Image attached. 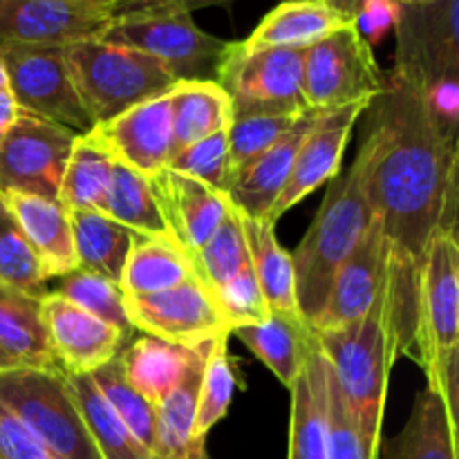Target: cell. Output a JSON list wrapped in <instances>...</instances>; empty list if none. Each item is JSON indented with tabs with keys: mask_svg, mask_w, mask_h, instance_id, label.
<instances>
[{
	"mask_svg": "<svg viewBox=\"0 0 459 459\" xmlns=\"http://www.w3.org/2000/svg\"><path fill=\"white\" fill-rule=\"evenodd\" d=\"M0 61L18 110L85 134L92 119L81 103L65 61V48L0 45Z\"/></svg>",
	"mask_w": 459,
	"mask_h": 459,
	"instance_id": "obj_10",
	"label": "cell"
},
{
	"mask_svg": "<svg viewBox=\"0 0 459 459\" xmlns=\"http://www.w3.org/2000/svg\"><path fill=\"white\" fill-rule=\"evenodd\" d=\"M394 74L430 85L459 79V0L399 4Z\"/></svg>",
	"mask_w": 459,
	"mask_h": 459,
	"instance_id": "obj_12",
	"label": "cell"
},
{
	"mask_svg": "<svg viewBox=\"0 0 459 459\" xmlns=\"http://www.w3.org/2000/svg\"><path fill=\"white\" fill-rule=\"evenodd\" d=\"M191 278H195L191 260L173 240L134 236L119 287L126 296H148L173 290Z\"/></svg>",
	"mask_w": 459,
	"mask_h": 459,
	"instance_id": "obj_32",
	"label": "cell"
},
{
	"mask_svg": "<svg viewBox=\"0 0 459 459\" xmlns=\"http://www.w3.org/2000/svg\"><path fill=\"white\" fill-rule=\"evenodd\" d=\"M65 388L101 459H157L133 437L90 375H67Z\"/></svg>",
	"mask_w": 459,
	"mask_h": 459,
	"instance_id": "obj_30",
	"label": "cell"
},
{
	"mask_svg": "<svg viewBox=\"0 0 459 459\" xmlns=\"http://www.w3.org/2000/svg\"><path fill=\"white\" fill-rule=\"evenodd\" d=\"M54 291L63 296L67 303L115 325L128 339L134 336L128 312H126V294L117 281H110V278L90 272V269L76 267L74 272L61 276V282Z\"/></svg>",
	"mask_w": 459,
	"mask_h": 459,
	"instance_id": "obj_38",
	"label": "cell"
},
{
	"mask_svg": "<svg viewBox=\"0 0 459 459\" xmlns=\"http://www.w3.org/2000/svg\"><path fill=\"white\" fill-rule=\"evenodd\" d=\"M9 85H7V74H4V67L3 61H0V92H7Z\"/></svg>",
	"mask_w": 459,
	"mask_h": 459,
	"instance_id": "obj_50",
	"label": "cell"
},
{
	"mask_svg": "<svg viewBox=\"0 0 459 459\" xmlns=\"http://www.w3.org/2000/svg\"><path fill=\"white\" fill-rule=\"evenodd\" d=\"M321 112H305L299 124L290 130L282 139H278L267 152L251 161L245 170L233 178L227 197L233 209L240 211L245 218L267 220L269 211L273 209L276 200L281 197L291 169H294L296 155L300 143L314 128Z\"/></svg>",
	"mask_w": 459,
	"mask_h": 459,
	"instance_id": "obj_20",
	"label": "cell"
},
{
	"mask_svg": "<svg viewBox=\"0 0 459 459\" xmlns=\"http://www.w3.org/2000/svg\"><path fill=\"white\" fill-rule=\"evenodd\" d=\"M115 4L90 0H0V45L67 48L101 39Z\"/></svg>",
	"mask_w": 459,
	"mask_h": 459,
	"instance_id": "obj_14",
	"label": "cell"
},
{
	"mask_svg": "<svg viewBox=\"0 0 459 459\" xmlns=\"http://www.w3.org/2000/svg\"><path fill=\"white\" fill-rule=\"evenodd\" d=\"M67 213H70L72 240H74L79 267L119 282L137 233L103 215L101 211L79 209Z\"/></svg>",
	"mask_w": 459,
	"mask_h": 459,
	"instance_id": "obj_31",
	"label": "cell"
},
{
	"mask_svg": "<svg viewBox=\"0 0 459 459\" xmlns=\"http://www.w3.org/2000/svg\"><path fill=\"white\" fill-rule=\"evenodd\" d=\"M385 281H388V249L379 220L372 218L370 227L336 272L325 305L309 325L312 332L341 330L361 321Z\"/></svg>",
	"mask_w": 459,
	"mask_h": 459,
	"instance_id": "obj_17",
	"label": "cell"
},
{
	"mask_svg": "<svg viewBox=\"0 0 459 459\" xmlns=\"http://www.w3.org/2000/svg\"><path fill=\"white\" fill-rule=\"evenodd\" d=\"M90 3H99V4H117L119 0H90Z\"/></svg>",
	"mask_w": 459,
	"mask_h": 459,
	"instance_id": "obj_52",
	"label": "cell"
},
{
	"mask_svg": "<svg viewBox=\"0 0 459 459\" xmlns=\"http://www.w3.org/2000/svg\"><path fill=\"white\" fill-rule=\"evenodd\" d=\"M0 403L56 459H101L61 370H3Z\"/></svg>",
	"mask_w": 459,
	"mask_h": 459,
	"instance_id": "obj_7",
	"label": "cell"
},
{
	"mask_svg": "<svg viewBox=\"0 0 459 459\" xmlns=\"http://www.w3.org/2000/svg\"><path fill=\"white\" fill-rule=\"evenodd\" d=\"M79 133L18 112L0 142V193L58 200L63 170Z\"/></svg>",
	"mask_w": 459,
	"mask_h": 459,
	"instance_id": "obj_11",
	"label": "cell"
},
{
	"mask_svg": "<svg viewBox=\"0 0 459 459\" xmlns=\"http://www.w3.org/2000/svg\"><path fill=\"white\" fill-rule=\"evenodd\" d=\"M18 106H16V101H13V97H12V92H0V142H3V137H4V133H7L9 130V126L13 124V121H16V117H18Z\"/></svg>",
	"mask_w": 459,
	"mask_h": 459,
	"instance_id": "obj_46",
	"label": "cell"
},
{
	"mask_svg": "<svg viewBox=\"0 0 459 459\" xmlns=\"http://www.w3.org/2000/svg\"><path fill=\"white\" fill-rule=\"evenodd\" d=\"M426 388L446 403L457 421L459 411V245L455 229L433 238L424 260L417 307L415 357Z\"/></svg>",
	"mask_w": 459,
	"mask_h": 459,
	"instance_id": "obj_4",
	"label": "cell"
},
{
	"mask_svg": "<svg viewBox=\"0 0 459 459\" xmlns=\"http://www.w3.org/2000/svg\"><path fill=\"white\" fill-rule=\"evenodd\" d=\"M426 85L385 79L366 112V195L388 249V318L399 357H415L424 260L442 229L457 227V137H448L426 103Z\"/></svg>",
	"mask_w": 459,
	"mask_h": 459,
	"instance_id": "obj_1",
	"label": "cell"
},
{
	"mask_svg": "<svg viewBox=\"0 0 459 459\" xmlns=\"http://www.w3.org/2000/svg\"><path fill=\"white\" fill-rule=\"evenodd\" d=\"M90 377H92V381L97 384V388L101 390L106 402L112 406V411H115L117 415H119V420L124 421L126 429L133 433V437L155 455L157 451L155 406H152L142 393H137V390L133 388V384L126 379L119 357L108 361L106 366L97 368Z\"/></svg>",
	"mask_w": 459,
	"mask_h": 459,
	"instance_id": "obj_37",
	"label": "cell"
},
{
	"mask_svg": "<svg viewBox=\"0 0 459 459\" xmlns=\"http://www.w3.org/2000/svg\"><path fill=\"white\" fill-rule=\"evenodd\" d=\"M21 368L61 370L45 332L40 296L0 285V372Z\"/></svg>",
	"mask_w": 459,
	"mask_h": 459,
	"instance_id": "obj_22",
	"label": "cell"
},
{
	"mask_svg": "<svg viewBox=\"0 0 459 459\" xmlns=\"http://www.w3.org/2000/svg\"><path fill=\"white\" fill-rule=\"evenodd\" d=\"M305 49L247 48L242 40L229 43L215 83L231 99L233 115L240 112H281L303 115Z\"/></svg>",
	"mask_w": 459,
	"mask_h": 459,
	"instance_id": "obj_9",
	"label": "cell"
},
{
	"mask_svg": "<svg viewBox=\"0 0 459 459\" xmlns=\"http://www.w3.org/2000/svg\"><path fill=\"white\" fill-rule=\"evenodd\" d=\"M385 459H457V421L437 393H417L411 417L388 442Z\"/></svg>",
	"mask_w": 459,
	"mask_h": 459,
	"instance_id": "obj_26",
	"label": "cell"
},
{
	"mask_svg": "<svg viewBox=\"0 0 459 459\" xmlns=\"http://www.w3.org/2000/svg\"><path fill=\"white\" fill-rule=\"evenodd\" d=\"M323 3L334 4V7H339L341 12L350 13V16H352L354 21H357L359 12H361V7H363V3H366V0H323Z\"/></svg>",
	"mask_w": 459,
	"mask_h": 459,
	"instance_id": "obj_47",
	"label": "cell"
},
{
	"mask_svg": "<svg viewBox=\"0 0 459 459\" xmlns=\"http://www.w3.org/2000/svg\"><path fill=\"white\" fill-rule=\"evenodd\" d=\"M186 12H195V9H204V7H215V4H227L233 3V0H178Z\"/></svg>",
	"mask_w": 459,
	"mask_h": 459,
	"instance_id": "obj_48",
	"label": "cell"
},
{
	"mask_svg": "<svg viewBox=\"0 0 459 459\" xmlns=\"http://www.w3.org/2000/svg\"><path fill=\"white\" fill-rule=\"evenodd\" d=\"M290 393V459H327L325 357L318 348L316 336Z\"/></svg>",
	"mask_w": 459,
	"mask_h": 459,
	"instance_id": "obj_24",
	"label": "cell"
},
{
	"mask_svg": "<svg viewBox=\"0 0 459 459\" xmlns=\"http://www.w3.org/2000/svg\"><path fill=\"white\" fill-rule=\"evenodd\" d=\"M40 314L54 359L67 375H92L119 357L128 341L115 325L67 303L56 291L40 296Z\"/></svg>",
	"mask_w": 459,
	"mask_h": 459,
	"instance_id": "obj_16",
	"label": "cell"
},
{
	"mask_svg": "<svg viewBox=\"0 0 459 459\" xmlns=\"http://www.w3.org/2000/svg\"><path fill=\"white\" fill-rule=\"evenodd\" d=\"M350 22L357 21L323 0H282L242 43L247 48L307 49Z\"/></svg>",
	"mask_w": 459,
	"mask_h": 459,
	"instance_id": "obj_23",
	"label": "cell"
},
{
	"mask_svg": "<svg viewBox=\"0 0 459 459\" xmlns=\"http://www.w3.org/2000/svg\"><path fill=\"white\" fill-rule=\"evenodd\" d=\"M90 137L115 161L152 178L173 157V115L169 92L92 126Z\"/></svg>",
	"mask_w": 459,
	"mask_h": 459,
	"instance_id": "obj_15",
	"label": "cell"
},
{
	"mask_svg": "<svg viewBox=\"0 0 459 459\" xmlns=\"http://www.w3.org/2000/svg\"><path fill=\"white\" fill-rule=\"evenodd\" d=\"M0 459H56L0 403Z\"/></svg>",
	"mask_w": 459,
	"mask_h": 459,
	"instance_id": "obj_45",
	"label": "cell"
},
{
	"mask_svg": "<svg viewBox=\"0 0 459 459\" xmlns=\"http://www.w3.org/2000/svg\"><path fill=\"white\" fill-rule=\"evenodd\" d=\"M366 148L361 146L354 164L330 179L316 218L291 254L296 303L307 325L321 314L336 272L375 218L366 195Z\"/></svg>",
	"mask_w": 459,
	"mask_h": 459,
	"instance_id": "obj_3",
	"label": "cell"
},
{
	"mask_svg": "<svg viewBox=\"0 0 459 459\" xmlns=\"http://www.w3.org/2000/svg\"><path fill=\"white\" fill-rule=\"evenodd\" d=\"M184 459H211L209 453H206V448H204V439H197V442H193Z\"/></svg>",
	"mask_w": 459,
	"mask_h": 459,
	"instance_id": "obj_49",
	"label": "cell"
},
{
	"mask_svg": "<svg viewBox=\"0 0 459 459\" xmlns=\"http://www.w3.org/2000/svg\"><path fill=\"white\" fill-rule=\"evenodd\" d=\"M0 206H3V197H0Z\"/></svg>",
	"mask_w": 459,
	"mask_h": 459,
	"instance_id": "obj_53",
	"label": "cell"
},
{
	"mask_svg": "<svg viewBox=\"0 0 459 459\" xmlns=\"http://www.w3.org/2000/svg\"><path fill=\"white\" fill-rule=\"evenodd\" d=\"M65 61L94 126L170 92L178 83L157 58L101 39L67 45Z\"/></svg>",
	"mask_w": 459,
	"mask_h": 459,
	"instance_id": "obj_6",
	"label": "cell"
},
{
	"mask_svg": "<svg viewBox=\"0 0 459 459\" xmlns=\"http://www.w3.org/2000/svg\"><path fill=\"white\" fill-rule=\"evenodd\" d=\"M148 179L170 238L186 255L202 249L233 209L227 195L173 169Z\"/></svg>",
	"mask_w": 459,
	"mask_h": 459,
	"instance_id": "obj_19",
	"label": "cell"
},
{
	"mask_svg": "<svg viewBox=\"0 0 459 459\" xmlns=\"http://www.w3.org/2000/svg\"><path fill=\"white\" fill-rule=\"evenodd\" d=\"M202 350L204 345L182 348L143 334L142 339H134L128 348L121 350L119 361L133 388L151 403H157L186 377Z\"/></svg>",
	"mask_w": 459,
	"mask_h": 459,
	"instance_id": "obj_27",
	"label": "cell"
},
{
	"mask_svg": "<svg viewBox=\"0 0 459 459\" xmlns=\"http://www.w3.org/2000/svg\"><path fill=\"white\" fill-rule=\"evenodd\" d=\"M0 197L4 209L39 255L48 278H61L79 267L70 213L61 202L25 193H0Z\"/></svg>",
	"mask_w": 459,
	"mask_h": 459,
	"instance_id": "obj_21",
	"label": "cell"
},
{
	"mask_svg": "<svg viewBox=\"0 0 459 459\" xmlns=\"http://www.w3.org/2000/svg\"><path fill=\"white\" fill-rule=\"evenodd\" d=\"M211 343L204 345V350L195 359V363L186 372V377L166 397L152 403L155 406L157 424V459H184L188 448H191L193 424H195L197 412V394H200V379L206 357H209Z\"/></svg>",
	"mask_w": 459,
	"mask_h": 459,
	"instance_id": "obj_33",
	"label": "cell"
},
{
	"mask_svg": "<svg viewBox=\"0 0 459 459\" xmlns=\"http://www.w3.org/2000/svg\"><path fill=\"white\" fill-rule=\"evenodd\" d=\"M233 206V204H231ZM193 267V276L211 291L222 290L245 264H249V249L242 231V220L236 209L227 215L218 231L209 242L195 254L188 255Z\"/></svg>",
	"mask_w": 459,
	"mask_h": 459,
	"instance_id": "obj_36",
	"label": "cell"
},
{
	"mask_svg": "<svg viewBox=\"0 0 459 459\" xmlns=\"http://www.w3.org/2000/svg\"><path fill=\"white\" fill-rule=\"evenodd\" d=\"M231 334L240 339V343L249 348L287 390L299 379L314 339L312 327L303 316L278 312L269 314L267 321L258 325L236 327Z\"/></svg>",
	"mask_w": 459,
	"mask_h": 459,
	"instance_id": "obj_25",
	"label": "cell"
},
{
	"mask_svg": "<svg viewBox=\"0 0 459 459\" xmlns=\"http://www.w3.org/2000/svg\"><path fill=\"white\" fill-rule=\"evenodd\" d=\"M101 213L115 222L124 224L137 236L173 240L169 229H166L164 218H161L155 195H152L151 179L137 170L128 169V166L119 164V161L112 164L110 188H108Z\"/></svg>",
	"mask_w": 459,
	"mask_h": 459,
	"instance_id": "obj_34",
	"label": "cell"
},
{
	"mask_svg": "<svg viewBox=\"0 0 459 459\" xmlns=\"http://www.w3.org/2000/svg\"><path fill=\"white\" fill-rule=\"evenodd\" d=\"M126 312L134 332L182 348L231 336L215 296L197 278L157 294L126 296Z\"/></svg>",
	"mask_w": 459,
	"mask_h": 459,
	"instance_id": "obj_13",
	"label": "cell"
},
{
	"mask_svg": "<svg viewBox=\"0 0 459 459\" xmlns=\"http://www.w3.org/2000/svg\"><path fill=\"white\" fill-rule=\"evenodd\" d=\"M213 296L224 321H227L229 332H233L236 327L258 325V323L267 321L269 314H272L263 294H260L258 281H255V273L251 269V260Z\"/></svg>",
	"mask_w": 459,
	"mask_h": 459,
	"instance_id": "obj_43",
	"label": "cell"
},
{
	"mask_svg": "<svg viewBox=\"0 0 459 459\" xmlns=\"http://www.w3.org/2000/svg\"><path fill=\"white\" fill-rule=\"evenodd\" d=\"M397 4H421V3H430V0H393Z\"/></svg>",
	"mask_w": 459,
	"mask_h": 459,
	"instance_id": "obj_51",
	"label": "cell"
},
{
	"mask_svg": "<svg viewBox=\"0 0 459 459\" xmlns=\"http://www.w3.org/2000/svg\"><path fill=\"white\" fill-rule=\"evenodd\" d=\"M303 115H281V112H240V115H231V124L227 128L231 182L240 170H245L251 161H255L263 152H267L278 139L285 137Z\"/></svg>",
	"mask_w": 459,
	"mask_h": 459,
	"instance_id": "obj_39",
	"label": "cell"
},
{
	"mask_svg": "<svg viewBox=\"0 0 459 459\" xmlns=\"http://www.w3.org/2000/svg\"><path fill=\"white\" fill-rule=\"evenodd\" d=\"M112 160L88 133L79 134L63 170L58 202L67 211H101L112 178Z\"/></svg>",
	"mask_w": 459,
	"mask_h": 459,
	"instance_id": "obj_35",
	"label": "cell"
},
{
	"mask_svg": "<svg viewBox=\"0 0 459 459\" xmlns=\"http://www.w3.org/2000/svg\"><path fill=\"white\" fill-rule=\"evenodd\" d=\"M49 278L39 255L3 204L0 206V285L31 296H43Z\"/></svg>",
	"mask_w": 459,
	"mask_h": 459,
	"instance_id": "obj_41",
	"label": "cell"
},
{
	"mask_svg": "<svg viewBox=\"0 0 459 459\" xmlns=\"http://www.w3.org/2000/svg\"><path fill=\"white\" fill-rule=\"evenodd\" d=\"M233 390H236V370L229 354V336H220L211 343L197 394V412L193 424V442L206 439L209 430L224 420L231 408Z\"/></svg>",
	"mask_w": 459,
	"mask_h": 459,
	"instance_id": "obj_40",
	"label": "cell"
},
{
	"mask_svg": "<svg viewBox=\"0 0 459 459\" xmlns=\"http://www.w3.org/2000/svg\"><path fill=\"white\" fill-rule=\"evenodd\" d=\"M240 220L247 238V249H249L251 269H254L260 294H263L269 312L300 316L299 303H296L294 263H291V254H287L278 242L276 231H273L276 224H272L269 220L245 218L242 213Z\"/></svg>",
	"mask_w": 459,
	"mask_h": 459,
	"instance_id": "obj_28",
	"label": "cell"
},
{
	"mask_svg": "<svg viewBox=\"0 0 459 459\" xmlns=\"http://www.w3.org/2000/svg\"><path fill=\"white\" fill-rule=\"evenodd\" d=\"M384 88V72L357 22L305 49L303 97L307 110L332 112L357 101H372Z\"/></svg>",
	"mask_w": 459,
	"mask_h": 459,
	"instance_id": "obj_8",
	"label": "cell"
},
{
	"mask_svg": "<svg viewBox=\"0 0 459 459\" xmlns=\"http://www.w3.org/2000/svg\"><path fill=\"white\" fill-rule=\"evenodd\" d=\"M101 40L157 58L175 81H215L229 40L206 34L178 0H119Z\"/></svg>",
	"mask_w": 459,
	"mask_h": 459,
	"instance_id": "obj_5",
	"label": "cell"
},
{
	"mask_svg": "<svg viewBox=\"0 0 459 459\" xmlns=\"http://www.w3.org/2000/svg\"><path fill=\"white\" fill-rule=\"evenodd\" d=\"M327 388V459H377L359 435L357 421L336 385L332 368L325 361Z\"/></svg>",
	"mask_w": 459,
	"mask_h": 459,
	"instance_id": "obj_44",
	"label": "cell"
},
{
	"mask_svg": "<svg viewBox=\"0 0 459 459\" xmlns=\"http://www.w3.org/2000/svg\"><path fill=\"white\" fill-rule=\"evenodd\" d=\"M372 101H357L352 106L318 115V121L309 130L305 142L300 143L294 169H291V175L287 179L285 188H282L281 197L276 200L273 209L269 211V222L276 224L291 206L303 202L321 184L330 182L332 178L339 175L341 160L345 155L354 124L366 115Z\"/></svg>",
	"mask_w": 459,
	"mask_h": 459,
	"instance_id": "obj_18",
	"label": "cell"
},
{
	"mask_svg": "<svg viewBox=\"0 0 459 459\" xmlns=\"http://www.w3.org/2000/svg\"><path fill=\"white\" fill-rule=\"evenodd\" d=\"M314 336L357 421L363 444L379 459L390 372L397 361L388 318V287H381L359 323L341 330L314 332Z\"/></svg>",
	"mask_w": 459,
	"mask_h": 459,
	"instance_id": "obj_2",
	"label": "cell"
},
{
	"mask_svg": "<svg viewBox=\"0 0 459 459\" xmlns=\"http://www.w3.org/2000/svg\"><path fill=\"white\" fill-rule=\"evenodd\" d=\"M178 173L195 178L211 186L213 191L227 195L231 188V170H229V142L227 130L209 134L191 146L182 148L170 157L169 166Z\"/></svg>",
	"mask_w": 459,
	"mask_h": 459,
	"instance_id": "obj_42",
	"label": "cell"
},
{
	"mask_svg": "<svg viewBox=\"0 0 459 459\" xmlns=\"http://www.w3.org/2000/svg\"><path fill=\"white\" fill-rule=\"evenodd\" d=\"M170 97L173 155L231 124V99L215 81H178Z\"/></svg>",
	"mask_w": 459,
	"mask_h": 459,
	"instance_id": "obj_29",
	"label": "cell"
}]
</instances>
